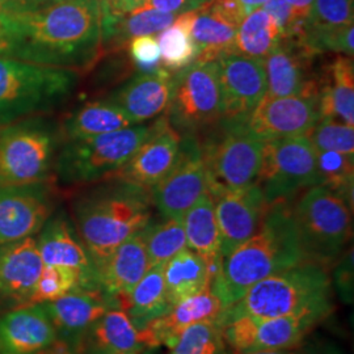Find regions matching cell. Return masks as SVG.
<instances>
[{"label": "cell", "instance_id": "48", "mask_svg": "<svg viewBox=\"0 0 354 354\" xmlns=\"http://www.w3.org/2000/svg\"><path fill=\"white\" fill-rule=\"evenodd\" d=\"M145 6L162 12L172 13L176 17L183 13L197 10L192 0H146Z\"/></svg>", "mask_w": 354, "mask_h": 354}, {"label": "cell", "instance_id": "57", "mask_svg": "<svg viewBox=\"0 0 354 354\" xmlns=\"http://www.w3.org/2000/svg\"><path fill=\"white\" fill-rule=\"evenodd\" d=\"M113 354H138V353H130V352H122V353H113Z\"/></svg>", "mask_w": 354, "mask_h": 354}, {"label": "cell", "instance_id": "43", "mask_svg": "<svg viewBox=\"0 0 354 354\" xmlns=\"http://www.w3.org/2000/svg\"><path fill=\"white\" fill-rule=\"evenodd\" d=\"M353 20L354 0H314L307 26H351Z\"/></svg>", "mask_w": 354, "mask_h": 354}, {"label": "cell", "instance_id": "5", "mask_svg": "<svg viewBox=\"0 0 354 354\" xmlns=\"http://www.w3.org/2000/svg\"><path fill=\"white\" fill-rule=\"evenodd\" d=\"M79 73L0 55V127L45 115L73 95Z\"/></svg>", "mask_w": 354, "mask_h": 354}, {"label": "cell", "instance_id": "6", "mask_svg": "<svg viewBox=\"0 0 354 354\" xmlns=\"http://www.w3.org/2000/svg\"><path fill=\"white\" fill-rule=\"evenodd\" d=\"M352 209L324 185L307 190L292 209L304 261L328 270L352 236Z\"/></svg>", "mask_w": 354, "mask_h": 354}, {"label": "cell", "instance_id": "39", "mask_svg": "<svg viewBox=\"0 0 354 354\" xmlns=\"http://www.w3.org/2000/svg\"><path fill=\"white\" fill-rule=\"evenodd\" d=\"M168 354L236 353L228 346L215 320H206L184 329Z\"/></svg>", "mask_w": 354, "mask_h": 354}, {"label": "cell", "instance_id": "33", "mask_svg": "<svg viewBox=\"0 0 354 354\" xmlns=\"http://www.w3.org/2000/svg\"><path fill=\"white\" fill-rule=\"evenodd\" d=\"M238 28L205 4L194 10L192 23V37L197 48L194 62H212L222 54L235 53Z\"/></svg>", "mask_w": 354, "mask_h": 354}, {"label": "cell", "instance_id": "3", "mask_svg": "<svg viewBox=\"0 0 354 354\" xmlns=\"http://www.w3.org/2000/svg\"><path fill=\"white\" fill-rule=\"evenodd\" d=\"M104 180L73 207L76 232L96 269L120 244L147 226L153 207L151 189L121 177Z\"/></svg>", "mask_w": 354, "mask_h": 354}, {"label": "cell", "instance_id": "28", "mask_svg": "<svg viewBox=\"0 0 354 354\" xmlns=\"http://www.w3.org/2000/svg\"><path fill=\"white\" fill-rule=\"evenodd\" d=\"M183 222L187 247L203 259L210 279H214L221 269L223 257L215 219L214 201L207 192L185 213Z\"/></svg>", "mask_w": 354, "mask_h": 354}, {"label": "cell", "instance_id": "44", "mask_svg": "<svg viewBox=\"0 0 354 354\" xmlns=\"http://www.w3.org/2000/svg\"><path fill=\"white\" fill-rule=\"evenodd\" d=\"M127 46L130 57L140 68V73H151L162 67L160 49L153 36L133 38Z\"/></svg>", "mask_w": 354, "mask_h": 354}, {"label": "cell", "instance_id": "47", "mask_svg": "<svg viewBox=\"0 0 354 354\" xmlns=\"http://www.w3.org/2000/svg\"><path fill=\"white\" fill-rule=\"evenodd\" d=\"M205 6L236 26H241L247 16L239 0H209Z\"/></svg>", "mask_w": 354, "mask_h": 354}, {"label": "cell", "instance_id": "29", "mask_svg": "<svg viewBox=\"0 0 354 354\" xmlns=\"http://www.w3.org/2000/svg\"><path fill=\"white\" fill-rule=\"evenodd\" d=\"M317 102L320 120L354 127L353 57L340 54L329 66L327 79L319 86Z\"/></svg>", "mask_w": 354, "mask_h": 354}, {"label": "cell", "instance_id": "20", "mask_svg": "<svg viewBox=\"0 0 354 354\" xmlns=\"http://www.w3.org/2000/svg\"><path fill=\"white\" fill-rule=\"evenodd\" d=\"M315 54L294 39H281L276 50L266 59L269 97H286L319 92L317 79L310 75V62Z\"/></svg>", "mask_w": 354, "mask_h": 354}, {"label": "cell", "instance_id": "52", "mask_svg": "<svg viewBox=\"0 0 354 354\" xmlns=\"http://www.w3.org/2000/svg\"><path fill=\"white\" fill-rule=\"evenodd\" d=\"M266 1L268 0H239V3L243 6V8H244V11H245L247 15L253 12L254 10L261 8Z\"/></svg>", "mask_w": 354, "mask_h": 354}, {"label": "cell", "instance_id": "22", "mask_svg": "<svg viewBox=\"0 0 354 354\" xmlns=\"http://www.w3.org/2000/svg\"><path fill=\"white\" fill-rule=\"evenodd\" d=\"M38 234V251L44 266L75 269L82 274L87 288L99 289L95 264L75 227L66 216L62 214L50 216Z\"/></svg>", "mask_w": 354, "mask_h": 354}, {"label": "cell", "instance_id": "30", "mask_svg": "<svg viewBox=\"0 0 354 354\" xmlns=\"http://www.w3.org/2000/svg\"><path fill=\"white\" fill-rule=\"evenodd\" d=\"M165 264L150 266L120 307L140 330L172 310L165 294Z\"/></svg>", "mask_w": 354, "mask_h": 354}, {"label": "cell", "instance_id": "55", "mask_svg": "<svg viewBox=\"0 0 354 354\" xmlns=\"http://www.w3.org/2000/svg\"><path fill=\"white\" fill-rule=\"evenodd\" d=\"M192 1H193V3L196 4V7H197V8H200V7H201V6H203L205 3H207L209 0H192Z\"/></svg>", "mask_w": 354, "mask_h": 354}, {"label": "cell", "instance_id": "16", "mask_svg": "<svg viewBox=\"0 0 354 354\" xmlns=\"http://www.w3.org/2000/svg\"><path fill=\"white\" fill-rule=\"evenodd\" d=\"M53 206L45 183L0 185V245L35 236L50 218Z\"/></svg>", "mask_w": 354, "mask_h": 354}, {"label": "cell", "instance_id": "56", "mask_svg": "<svg viewBox=\"0 0 354 354\" xmlns=\"http://www.w3.org/2000/svg\"><path fill=\"white\" fill-rule=\"evenodd\" d=\"M0 37H1V0H0Z\"/></svg>", "mask_w": 354, "mask_h": 354}, {"label": "cell", "instance_id": "17", "mask_svg": "<svg viewBox=\"0 0 354 354\" xmlns=\"http://www.w3.org/2000/svg\"><path fill=\"white\" fill-rule=\"evenodd\" d=\"M222 257H227L259 230L268 203L257 184L226 190L213 198Z\"/></svg>", "mask_w": 354, "mask_h": 354}, {"label": "cell", "instance_id": "1", "mask_svg": "<svg viewBox=\"0 0 354 354\" xmlns=\"http://www.w3.org/2000/svg\"><path fill=\"white\" fill-rule=\"evenodd\" d=\"M102 46L100 0H64L20 12L1 10V57L79 71L96 62Z\"/></svg>", "mask_w": 354, "mask_h": 354}, {"label": "cell", "instance_id": "14", "mask_svg": "<svg viewBox=\"0 0 354 354\" xmlns=\"http://www.w3.org/2000/svg\"><path fill=\"white\" fill-rule=\"evenodd\" d=\"M317 93L269 97L257 106L244 120H241L245 131L261 142L304 136L320 120Z\"/></svg>", "mask_w": 354, "mask_h": 354}, {"label": "cell", "instance_id": "49", "mask_svg": "<svg viewBox=\"0 0 354 354\" xmlns=\"http://www.w3.org/2000/svg\"><path fill=\"white\" fill-rule=\"evenodd\" d=\"M64 0H1V10L7 12L32 11Z\"/></svg>", "mask_w": 354, "mask_h": 354}, {"label": "cell", "instance_id": "26", "mask_svg": "<svg viewBox=\"0 0 354 354\" xmlns=\"http://www.w3.org/2000/svg\"><path fill=\"white\" fill-rule=\"evenodd\" d=\"M223 306L210 288L177 304L163 317L155 319L146 329L152 348L165 345L169 349L176 344L181 332L187 327L200 322L215 320L222 313Z\"/></svg>", "mask_w": 354, "mask_h": 354}, {"label": "cell", "instance_id": "46", "mask_svg": "<svg viewBox=\"0 0 354 354\" xmlns=\"http://www.w3.org/2000/svg\"><path fill=\"white\" fill-rule=\"evenodd\" d=\"M146 0H100L102 24L111 23L115 19L133 12L143 7Z\"/></svg>", "mask_w": 354, "mask_h": 354}, {"label": "cell", "instance_id": "4", "mask_svg": "<svg viewBox=\"0 0 354 354\" xmlns=\"http://www.w3.org/2000/svg\"><path fill=\"white\" fill-rule=\"evenodd\" d=\"M332 310L328 270L304 261L256 282L238 302L225 307L215 323L222 327L245 315L268 319L317 314L327 319Z\"/></svg>", "mask_w": 354, "mask_h": 354}, {"label": "cell", "instance_id": "36", "mask_svg": "<svg viewBox=\"0 0 354 354\" xmlns=\"http://www.w3.org/2000/svg\"><path fill=\"white\" fill-rule=\"evenodd\" d=\"M194 11L177 16L175 21L158 33L162 64L168 71H178L193 64L197 58V48L192 37Z\"/></svg>", "mask_w": 354, "mask_h": 354}, {"label": "cell", "instance_id": "51", "mask_svg": "<svg viewBox=\"0 0 354 354\" xmlns=\"http://www.w3.org/2000/svg\"><path fill=\"white\" fill-rule=\"evenodd\" d=\"M286 1L290 4L292 11L299 19L308 20L314 0H286Z\"/></svg>", "mask_w": 354, "mask_h": 354}, {"label": "cell", "instance_id": "35", "mask_svg": "<svg viewBox=\"0 0 354 354\" xmlns=\"http://www.w3.org/2000/svg\"><path fill=\"white\" fill-rule=\"evenodd\" d=\"M281 32L274 20L263 10L248 13L238 28L235 53L266 59L281 44Z\"/></svg>", "mask_w": 354, "mask_h": 354}, {"label": "cell", "instance_id": "15", "mask_svg": "<svg viewBox=\"0 0 354 354\" xmlns=\"http://www.w3.org/2000/svg\"><path fill=\"white\" fill-rule=\"evenodd\" d=\"M215 62L223 102L222 118L244 120L266 95L264 59L226 53Z\"/></svg>", "mask_w": 354, "mask_h": 354}, {"label": "cell", "instance_id": "2", "mask_svg": "<svg viewBox=\"0 0 354 354\" xmlns=\"http://www.w3.org/2000/svg\"><path fill=\"white\" fill-rule=\"evenodd\" d=\"M304 261L290 203H270L254 235L223 259L210 290L225 308L238 302L256 282Z\"/></svg>", "mask_w": 354, "mask_h": 354}, {"label": "cell", "instance_id": "42", "mask_svg": "<svg viewBox=\"0 0 354 354\" xmlns=\"http://www.w3.org/2000/svg\"><path fill=\"white\" fill-rule=\"evenodd\" d=\"M306 136L317 151L342 152L354 156L353 127L323 118Z\"/></svg>", "mask_w": 354, "mask_h": 354}, {"label": "cell", "instance_id": "45", "mask_svg": "<svg viewBox=\"0 0 354 354\" xmlns=\"http://www.w3.org/2000/svg\"><path fill=\"white\" fill-rule=\"evenodd\" d=\"M339 259L340 260L336 261L337 264L333 270V282L342 302L352 304L354 295L353 250L351 248Z\"/></svg>", "mask_w": 354, "mask_h": 354}, {"label": "cell", "instance_id": "37", "mask_svg": "<svg viewBox=\"0 0 354 354\" xmlns=\"http://www.w3.org/2000/svg\"><path fill=\"white\" fill-rule=\"evenodd\" d=\"M145 241L150 266L165 264L177 252L187 248V238L183 219L150 221L140 231Z\"/></svg>", "mask_w": 354, "mask_h": 354}, {"label": "cell", "instance_id": "13", "mask_svg": "<svg viewBox=\"0 0 354 354\" xmlns=\"http://www.w3.org/2000/svg\"><path fill=\"white\" fill-rule=\"evenodd\" d=\"M206 184L201 143L196 133L183 134L175 165L151 189L152 203L163 219H184L206 192Z\"/></svg>", "mask_w": 354, "mask_h": 354}, {"label": "cell", "instance_id": "10", "mask_svg": "<svg viewBox=\"0 0 354 354\" xmlns=\"http://www.w3.org/2000/svg\"><path fill=\"white\" fill-rule=\"evenodd\" d=\"M223 115L218 64L193 62L174 74L167 120L183 136L210 127Z\"/></svg>", "mask_w": 354, "mask_h": 354}, {"label": "cell", "instance_id": "19", "mask_svg": "<svg viewBox=\"0 0 354 354\" xmlns=\"http://www.w3.org/2000/svg\"><path fill=\"white\" fill-rule=\"evenodd\" d=\"M41 306L57 330L58 339L82 349L92 326L108 310L117 308L97 288H77L59 299Z\"/></svg>", "mask_w": 354, "mask_h": 354}, {"label": "cell", "instance_id": "11", "mask_svg": "<svg viewBox=\"0 0 354 354\" xmlns=\"http://www.w3.org/2000/svg\"><path fill=\"white\" fill-rule=\"evenodd\" d=\"M256 184L268 205L289 201L301 190L319 185L317 150L307 136L266 142Z\"/></svg>", "mask_w": 354, "mask_h": 354}, {"label": "cell", "instance_id": "27", "mask_svg": "<svg viewBox=\"0 0 354 354\" xmlns=\"http://www.w3.org/2000/svg\"><path fill=\"white\" fill-rule=\"evenodd\" d=\"M91 354H113L130 352L142 353L152 349L150 336L146 330L136 328L127 313L121 308H111L89 329L84 342Z\"/></svg>", "mask_w": 354, "mask_h": 354}, {"label": "cell", "instance_id": "40", "mask_svg": "<svg viewBox=\"0 0 354 354\" xmlns=\"http://www.w3.org/2000/svg\"><path fill=\"white\" fill-rule=\"evenodd\" d=\"M77 288L87 286L82 274L76 272L75 269L66 266H44L37 282L24 306L53 302Z\"/></svg>", "mask_w": 354, "mask_h": 354}, {"label": "cell", "instance_id": "53", "mask_svg": "<svg viewBox=\"0 0 354 354\" xmlns=\"http://www.w3.org/2000/svg\"><path fill=\"white\" fill-rule=\"evenodd\" d=\"M245 354H310L307 351H302L299 348L292 349H276V351H260V352H252Z\"/></svg>", "mask_w": 354, "mask_h": 354}, {"label": "cell", "instance_id": "12", "mask_svg": "<svg viewBox=\"0 0 354 354\" xmlns=\"http://www.w3.org/2000/svg\"><path fill=\"white\" fill-rule=\"evenodd\" d=\"M323 320L326 317L317 314L268 319L245 315L221 329L228 346L236 354H245L299 348L307 335Z\"/></svg>", "mask_w": 354, "mask_h": 354}, {"label": "cell", "instance_id": "50", "mask_svg": "<svg viewBox=\"0 0 354 354\" xmlns=\"http://www.w3.org/2000/svg\"><path fill=\"white\" fill-rule=\"evenodd\" d=\"M36 354H84V351L79 346H74L68 342L58 339L54 344H51L50 346L39 351Z\"/></svg>", "mask_w": 354, "mask_h": 354}, {"label": "cell", "instance_id": "38", "mask_svg": "<svg viewBox=\"0 0 354 354\" xmlns=\"http://www.w3.org/2000/svg\"><path fill=\"white\" fill-rule=\"evenodd\" d=\"M319 185L340 194L353 206L354 156L342 152L317 151Z\"/></svg>", "mask_w": 354, "mask_h": 354}, {"label": "cell", "instance_id": "8", "mask_svg": "<svg viewBox=\"0 0 354 354\" xmlns=\"http://www.w3.org/2000/svg\"><path fill=\"white\" fill-rule=\"evenodd\" d=\"M150 125H134L102 136L67 140L54 169L64 184H88L115 175L146 140Z\"/></svg>", "mask_w": 354, "mask_h": 354}, {"label": "cell", "instance_id": "31", "mask_svg": "<svg viewBox=\"0 0 354 354\" xmlns=\"http://www.w3.org/2000/svg\"><path fill=\"white\" fill-rule=\"evenodd\" d=\"M134 125L136 124L122 108L105 100L87 102L76 109L64 120L61 130L67 140H77L102 136Z\"/></svg>", "mask_w": 354, "mask_h": 354}, {"label": "cell", "instance_id": "25", "mask_svg": "<svg viewBox=\"0 0 354 354\" xmlns=\"http://www.w3.org/2000/svg\"><path fill=\"white\" fill-rule=\"evenodd\" d=\"M174 91V74L159 67L151 73H140L117 89L109 102L125 111L138 125L156 118L168 108Z\"/></svg>", "mask_w": 354, "mask_h": 354}, {"label": "cell", "instance_id": "23", "mask_svg": "<svg viewBox=\"0 0 354 354\" xmlns=\"http://www.w3.org/2000/svg\"><path fill=\"white\" fill-rule=\"evenodd\" d=\"M149 268L150 261L140 231L120 244L96 269L97 286L120 308Z\"/></svg>", "mask_w": 354, "mask_h": 354}, {"label": "cell", "instance_id": "18", "mask_svg": "<svg viewBox=\"0 0 354 354\" xmlns=\"http://www.w3.org/2000/svg\"><path fill=\"white\" fill-rule=\"evenodd\" d=\"M180 142L181 134L168 122L167 117L156 118L138 150L113 176L152 189L172 169L178 155Z\"/></svg>", "mask_w": 354, "mask_h": 354}, {"label": "cell", "instance_id": "34", "mask_svg": "<svg viewBox=\"0 0 354 354\" xmlns=\"http://www.w3.org/2000/svg\"><path fill=\"white\" fill-rule=\"evenodd\" d=\"M176 16L150 7H140L111 23L102 24V42H111L114 48L127 45L133 38L155 36L175 21Z\"/></svg>", "mask_w": 354, "mask_h": 354}, {"label": "cell", "instance_id": "21", "mask_svg": "<svg viewBox=\"0 0 354 354\" xmlns=\"http://www.w3.org/2000/svg\"><path fill=\"white\" fill-rule=\"evenodd\" d=\"M42 268L35 236L0 245V304L23 307Z\"/></svg>", "mask_w": 354, "mask_h": 354}, {"label": "cell", "instance_id": "9", "mask_svg": "<svg viewBox=\"0 0 354 354\" xmlns=\"http://www.w3.org/2000/svg\"><path fill=\"white\" fill-rule=\"evenodd\" d=\"M219 121V127L201 143L206 192L212 198L226 190L256 184L266 143L251 137L241 120Z\"/></svg>", "mask_w": 354, "mask_h": 354}, {"label": "cell", "instance_id": "7", "mask_svg": "<svg viewBox=\"0 0 354 354\" xmlns=\"http://www.w3.org/2000/svg\"><path fill=\"white\" fill-rule=\"evenodd\" d=\"M62 136L57 122L45 115L0 127V185L45 183Z\"/></svg>", "mask_w": 354, "mask_h": 354}, {"label": "cell", "instance_id": "32", "mask_svg": "<svg viewBox=\"0 0 354 354\" xmlns=\"http://www.w3.org/2000/svg\"><path fill=\"white\" fill-rule=\"evenodd\" d=\"M210 282L205 261L188 247L165 264V294L172 307L210 288Z\"/></svg>", "mask_w": 354, "mask_h": 354}, {"label": "cell", "instance_id": "54", "mask_svg": "<svg viewBox=\"0 0 354 354\" xmlns=\"http://www.w3.org/2000/svg\"><path fill=\"white\" fill-rule=\"evenodd\" d=\"M323 354H342L337 348H335V346H327L326 348V351H324V353Z\"/></svg>", "mask_w": 354, "mask_h": 354}, {"label": "cell", "instance_id": "24", "mask_svg": "<svg viewBox=\"0 0 354 354\" xmlns=\"http://www.w3.org/2000/svg\"><path fill=\"white\" fill-rule=\"evenodd\" d=\"M57 340V330L41 304L0 315V354H36Z\"/></svg>", "mask_w": 354, "mask_h": 354}, {"label": "cell", "instance_id": "41", "mask_svg": "<svg viewBox=\"0 0 354 354\" xmlns=\"http://www.w3.org/2000/svg\"><path fill=\"white\" fill-rule=\"evenodd\" d=\"M354 26H306L301 37L294 39L313 54L337 53L353 57Z\"/></svg>", "mask_w": 354, "mask_h": 354}]
</instances>
